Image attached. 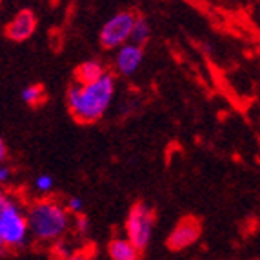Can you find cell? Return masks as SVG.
<instances>
[{"label":"cell","mask_w":260,"mask_h":260,"mask_svg":"<svg viewBox=\"0 0 260 260\" xmlns=\"http://www.w3.org/2000/svg\"><path fill=\"white\" fill-rule=\"evenodd\" d=\"M29 230H27L26 211L13 202L6 199L4 206L0 208V242L4 249H18L26 246Z\"/></svg>","instance_id":"obj_3"},{"label":"cell","mask_w":260,"mask_h":260,"mask_svg":"<svg viewBox=\"0 0 260 260\" xmlns=\"http://www.w3.org/2000/svg\"><path fill=\"white\" fill-rule=\"evenodd\" d=\"M9 178H11V169L8 168V166H0V184L8 182Z\"/></svg>","instance_id":"obj_16"},{"label":"cell","mask_w":260,"mask_h":260,"mask_svg":"<svg viewBox=\"0 0 260 260\" xmlns=\"http://www.w3.org/2000/svg\"><path fill=\"white\" fill-rule=\"evenodd\" d=\"M200 222L193 217H186L175 225V230L171 231L168 239L169 249L173 251H180V249H186L187 246H191L193 242H197L200 237Z\"/></svg>","instance_id":"obj_6"},{"label":"cell","mask_w":260,"mask_h":260,"mask_svg":"<svg viewBox=\"0 0 260 260\" xmlns=\"http://www.w3.org/2000/svg\"><path fill=\"white\" fill-rule=\"evenodd\" d=\"M6 156H8V146H6V142L2 139H0V166L4 164Z\"/></svg>","instance_id":"obj_17"},{"label":"cell","mask_w":260,"mask_h":260,"mask_svg":"<svg viewBox=\"0 0 260 260\" xmlns=\"http://www.w3.org/2000/svg\"><path fill=\"white\" fill-rule=\"evenodd\" d=\"M66 260H87V256H86V255H80V253H77V255L68 256Z\"/></svg>","instance_id":"obj_18"},{"label":"cell","mask_w":260,"mask_h":260,"mask_svg":"<svg viewBox=\"0 0 260 260\" xmlns=\"http://www.w3.org/2000/svg\"><path fill=\"white\" fill-rule=\"evenodd\" d=\"M22 100L27 106H40L46 100V91H44V87L39 86V84H31V86L22 89Z\"/></svg>","instance_id":"obj_12"},{"label":"cell","mask_w":260,"mask_h":260,"mask_svg":"<svg viewBox=\"0 0 260 260\" xmlns=\"http://www.w3.org/2000/svg\"><path fill=\"white\" fill-rule=\"evenodd\" d=\"M115 95V78L109 73L93 84H73L68 89V108L80 124H95L104 117Z\"/></svg>","instance_id":"obj_1"},{"label":"cell","mask_w":260,"mask_h":260,"mask_svg":"<svg viewBox=\"0 0 260 260\" xmlns=\"http://www.w3.org/2000/svg\"><path fill=\"white\" fill-rule=\"evenodd\" d=\"M75 228H77L78 233H86L89 230V218L86 215H77L75 218Z\"/></svg>","instance_id":"obj_15"},{"label":"cell","mask_w":260,"mask_h":260,"mask_svg":"<svg viewBox=\"0 0 260 260\" xmlns=\"http://www.w3.org/2000/svg\"><path fill=\"white\" fill-rule=\"evenodd\" d=\"M142 60H144L142 48H137V46L127 42L118 48L117 58H115V68L124 77H131L140 68Z\"/></svg>","instance_id":"obj_8"},{"label":"cell","mask_w":260,"mask_h":260,"mask_svg":"<svg viewBox=\"0 0 260 260\" xmlns=\"http://www.w3.org/2000/svg\"><path fill=\"white\" fill-rule=\"evenodd\" d=\"M37 31V17L31 9H20L6 26V37L13 42H24Z\"/></svg>","instance_id":"obj_7"},{"label":"cell","mask_w":260,"mask_h":260,"mask_svg":"<svg viewBox=\"0 0 260 260\" xmlns=\"http://www.w3.org/2000/svg\"><path fill=\"white\" fill-rule=\"evenodd\" d=\"M84 209V202L82 199H78V197H71L68 200V204H66V211L68 213H75V215H80Z\"/></svg>","instance_id":"obj_14"},{"label":"cell","mask_w":260,"mask_h":260,"mask_svg":"<svg viewBox=\"0 0 260 260\" xmlns=\"http://www.w3.org/2000/svg\"><path fill=\"white\" fill-rule=\"evenodd\" d=\"M4 251V246H2V242H0V253Z\"/></svg>","instance_id":"obj_19"},{"label":"cell","mask_w":260,"mask_h":260,"mask_svg":"<svg viewBox=\"0 0 260 260\" xmlns=\"http://www.w3.org/2000/svg\"><path fill=\"white\" fill-rule=\"evenodd\" d=\"M53 186H55V180H53L51 175H39L35 178V187L40 193H49L53 189Z\"/></svg>","instance_id":"obj_13"},{"label":"cell","mask_w":260,"mask_h":260,"mask_svg":"<svg viewBox=\"0 0 260 260\" xmlns=\"http://www.w3.org/2000/svg\"><path fill=\"white\" fill-rule=\"evenodd\" d=\"M149 37H151V27H149L148 20L144 17H137L135 18V24H133V29H131V35H129V44L137 46V48H142L144 44L148 42Z\"/></svg>","instance_id":"obj_11"},{"label":"cell","mask_w":260,"mask_h":260,"mask_svg":"<svg viewBox=\"0 0 260 260\" xmlns=\"http://www.w3.org/2000/svg\"><path fill=\"white\" fill-rule=\"evenodd\" d=\"M135 18L137 15L133 11H120V13L113 15L100 29V44L106 49H118L120 46L127 44Z\"/></svg>","instance_id":"obj_5"},{"label":"cell","mask_w":260,"mask_h":260,"mask_svg":"<svg viewBox=\"0 0 260 260\" xmlns=\"http://www.w3.org/2000/svg\"><path fill=\"white\" fill-rule=\"evenodd\" d=\"M104 75H106L104 66L96 60L82 62V64L75 70V78H77V84H80V86L96 82V80H100Z\"/></svg>","instance_id":"obj_10"},{"label":"cell","mask_w":260,"mask_h":260,"mask_svg":"<svg viewBox=\"0 0 260 260\" xmlns=\"http://www.w3.org/2000/svg\"><path fill=\"white\" fill-rule=\"evenodd\" d=\"M155 228V213L146 204H135L126 220V239L139 251L146 249Z\"/></svg>","instance_id":"obj_4"},{"label":"cell","mask_w":260,"mask_h":260,"mask_svg":"<svg viewBox=\"0 0 260 260\" xmlns=\"http://www.w3.org/2000/svg\"><path fill=\"white\" fill-rule=\"evenodd\" d=\"M108 251L111 260H139L140 258V251L126 237H117L113 239L108 246Z\"/></svg>","instance_id":"obj_9"},{"label":"cell","mask_w":260,"mask_h":260,"mask_svg":"<svg viewBox=\"0 0 260 260\" xmlns=\"http://www.w3.org/2000/svg\"><path fill=\"white\" fill-rule=\"evenodd\" d=\"M27 230L33 233L37 240L55 242L66 233L70 225V213L66 208L53 199L37 200L26 211Z\"/></svg>","instance_id":"obj_2"}]
</instances>
